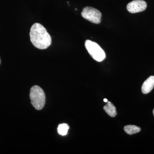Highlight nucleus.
Wrapping results in <instances>:
<instances>
[{
	"instance_id": "1",
	"label": "nucleus",
	"mask_w": 154,
	"mask_h": 154,
	"mask_svg": "<svg viewBox=\"0 0 154 154\" xmlns=\"http://www.w3.org/2000/svg\"><path fill=\"white\" fill-rule=\"evenodd\" d=\"M30 37L32 44L38 49H46L51 45L50 35L39 23H34L32 25L30 28Z\"/></svg>"
},
{
	"instance_id": "2",
	"label": "nucleus",
	"mask_w": 154,
	"mask_h": 154,
	"mask_svg": "<svg viewBox=\"0 0 154 154\" xmlns=\"http://www.w3.org/2000/svg\"><path fill=\"white\" fill-rule=\"evenodd\" d=\"M30 98L31 104L36 110H41L43 108L45 102V94L39 86L32 87L30 90Z\"/></svg>"
},
{
	"instance_id": "3",
	"label": "nucleus",
	"mask_w": 154,
	"mask_h": 154,
	"mask_svg": "<svg viewBox=\"0 0 154 154\" xmlns=\"http://www.w3.org/2000/svg\"><path fill=\"white\" fill-rule=\"evenodd\" d=\"M85 45L87 51L91 56L98 62H102L106 57L105 51L96 42L87 40Z\"/></svg>"
},
{
	"instance_id": "4",
	"label": "nucleus",
	"mask_w": 154,
	"mask_h": 154,
	"mask_svg": "<svg viewBox=\"0 0 154 154\" xmlns=\"http://www.w3.org/2000/svg\"><path fill=\"white\" fill-rule=\"evenodd\" d=\"M82 16L94 24L100 23L102 18V14L99 10L91 7H85L82 12Z\"/></svg>"
},
{
	"instance_id": "5",
	"label": "nucleus",
	"mask_w": 154,
	"mask_h": 154,
	"mask_svg": "<svg viewBox=\"0 0 154 154\" xmlns=\"http://www.w3.org/2000/svg\"><path fill=\"white\" fill-rule=\"evenodd\" d=\"M146 8V3L143 0H134L128 3L127 6L128 11L132 14L142 12Z\"/></svg>"
},
{
	"instance_id": "6",
	"label": "nucleus",
	"mask_w": 154,
	"mask_h": 154,
	"mask_svg": "<svg viewBox=\"0 0 154 154\" xmlns=\"http://www.w3.org/2000/svg\"><path fill=\"white\" fill-rule=\"evenodd\" d=\"M154 87V76H151L143 84L141 88L142 92L143 94H149L152 90Z\"/></svg>"
},
{
	"instance_id": "7",
	"label": "nucleus",
	"mask_w": 154,
	"mask_h": 154,
	"mask_svg": "<svg viewBox=\"0 0 154 154\" xmlns=\"http://www.w3.org/2000/svg\"><path fill=\"white\" fill-rule=\"evenodd\" d=\"M103 109L110 117H114L117 115L116 107L111 102H107L106 105L103 107Z\"/></svg>"
},
{
	"instance_id": "8",
	"label": "nucleus",
	"mask_w": 154,
	"mask_h": 154,
	"mask_svg": "<svg viewBox=\"0 0 154 154\" xmlns=\"http://www.w3.org/2000/svg\"><path fill=\"white\" fill-rule=\"evenodd\" d=\"M124 130L127 134L132 135L140 132L141 128L134 125H127L124 127Z\"/></svg>"
},
{
	"instance_id": "9",
	"label": "nucleus",
	"mask_w": 154,
	"mask_h": 154,
	"mask_svg": "<svg viewBox=\"0 0 154 154\" xmlns=\"http://www.w3.org/2000/svg\"><path fill=\"white\" fill-rule=\"evenodd\" d=\"M69 126L67 124H61L59 125L57 128V131L59 134L62 136L66 135L68 133Z\"/></svg>"
},
{
	"instance_id": "10",
	"label": "nucleus",
	"mask_w": 154,
	"mask_h": 154,
	"mask_svg": "<svg viewBox=\"0 0 154 154\" xmlns=\"http://www.w3.org/2000/svg\"><path fill=\"white\" fill-rule=\"evenodd\" d=\"M104 101L105 102H108V101H107V99H104Z\"/></svg>"
},
{
	"instance_id": "11",
	"label": "nucleus",
	"mask_w": 154,
	"mask_h": 154,
	"mask_svg": "<svg viewBox=\"0 0 154 154\" xmlns=\"http://www.w3.org/2000/svg\"><path fill=\"white\" fill-rule=\"evenodd\" d=\"M153 115L154 116V109H153Z\"/></svg>"
}]
</instances>
